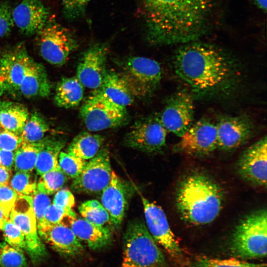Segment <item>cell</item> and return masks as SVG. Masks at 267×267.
I'll return each instance as SVG.
<instances>
[{"mask_svg": "<svg viewBox=\"0 0 267 267\" xmlns=\"http://www.w3.org/2000/svg\"><path fill=\"white\" fill-rule=\"evenodd\" d=\"M267 137L265 136L247 148L237 163V170L246 180L257 185L267 186Z\"/></svg>", "mask_w": 267, "mask_h": 267, "instance_id": "obj_18", "label": "cell"}, {"mask_svg": "<svg viewBox=\"0 0 267 267\" xmlns=\"http://www.w3.org/2000/svg\"><path fill=\"white\" fill-rule=\"evenodd\" d=\"M39 149L35 169L42 175L59 167L58 156L65 144L61 138L46 137L37 142Z\"/></svg>", "mask_w": 267, "mask_h": 267, "instance_id": "obj_24", "label": "cell"}, {"mask_svg": "<svg viewBox=\"0 0 267 267\" xmlns=\"http://www.w3.org/2000/svg\"><path fill=\"white\" fill-rule=\"evenodd\" d=\"M134 189L112 171L110 181L102 191L101 204L107 211L110 223L115 228L121 226Z\"/></svg>", "mask_w": 267, "mask_h": 267, "instance_id": "obj_15", "label": "cell"}, {"mask_svg": "<svg viewBox=\"0 0 267 267\" xmlns=\"http://www.w3.org/2000/svg\"><path fill=\"white\" fill-rule=\"evenodd\" d=\"M231 255L241 259L264 258L267 253L266 209L245 216L236 226L229 243Z\"/></svg>", "mask_w": 267, "mask_h": 267, "instance_id": "obj_5", "label": "cell"}, {"mask_svg": "<svg viewBox=\"0 0 267 267\" xmlns=\"http://www.w3.org/2000/svg\"><path fill=\"white\" fill-rule=\"evenodd\" d=\"M112 172L109 152L101 148L87 162L80 175L73 179L71 189L78 193L99 194L109 183Z\"/></svg>", "mask_w": 267, "mask_h": 267, "instance_id": "obj_12", "label": "cell"}, {"mask_svg": "<svg viewBox=\"0 0 267 267\" xmlns=\"http://www.w3.org/2000/svg\"><path fill=\"white\" fill-rule=\"evenodd\" d=\"M67 225L80 240L91 250L105 248L112 242V232L107 226L96 225L76 217L71 218Z\"/></svg>", "mask_w": 267, "mask_h": 267, "instance_id": "obj_22", "label": "cell"}, {"mask_svg": "<svg viewBox=\"0 0 267 267\" xmlns=\"http://www.w3.org/2000/svg\"><path fill=\"white\" fill-rule=\"evenodd\" d=\"M83 87L77 77L62 78L56 88L55 103L65 108L79 105L84 96Z\"/></svg>", "mask_w": 267, "mask_h": 267, "instance_id": "obj_27", "label": "cell"}, {"mask_svg": "<svg viewBox=\"0 0 267 267\" xmlns=\"http://www.w3.org/2000/svg\"><path fill=\"white\" fill-rule=\"evenodd\" d=\"M1 230L7 243L26 250V243L24 234L20 229L9 219L4 223Z\"/></svg>", "mask_w": 267, "mask_h": 267, "instance_id": "obj_37", "label": "cell"}, {"mask_svg": "<svg viewBox=\"0 0 267 267\" xmlns=\"http://www.w3.org/2000/svg\"><path fill=\"white\" fill-rule=\"evenodd\" d=\"M58 158L61 170L67 177L73 179L80 175L88 162L65 152H60Z\"/></svg>", "mask_w": 267, "mask_h": 267, "instance_id": "obj_36", "label": "cell"}, {"mask_svg": "<svg viewBox=\"0 0 267 267\" xmlns=\"http://www.w3.org/2000/svg\"><path fill=\"white\" fill-rule=\"evenodd\" d=\"M194 114L192 95L187 91L181 90L168 98L159 118L167 132L180 137L193 124Z\"/></svg>", "mask_w": 267, "mask_h": 267, "instance_id": "obj_13", "label": "cell"}, {"mask_svg": "<svg viewBox=\"0 0 267 267\" xmlns=\"http://www.w3.org/2000/svg\"><path fill=\"white\" fill-rule=\"evenodd\" d=\"M38 151L37 143L22 144L14 152L15 171L32 172L35 168Z\"/></svg>", "mask_w": 267, "mask_h": 267, "instance_id": "obj_30", "label": "cell"}, {"mask_svg": "<svg viewBox=\"0 0 267 267\" xmlns=\"http://www.w3.org/2000/svg\"><path fill=\"white\" fill-rule=\"evenodd\" d=\"M29 117L28 111L23 105L0 101V126L3 129L20 135Z\"/></svg>", "mask_w": 267, "mask_h": 267, "instance_id": "obj_26", "label": "cell"}, {"mask_svg": "<svg viewBox=\"0 0 267 267\" xmlns=\"http://www.w3.org/2000/svg\"><path fill=\"white\" fill-rule=\"evenodd\" d=\"M177 151L195 156L209 154L217 148L216 124L202 119L193 123L174 147Z\"/></svg>", "mask_w": 267, "mask_h": 267, "instance_id": "obj_14", "label": "cell"}, {"mask_svg": "<svg viewBox=\"0 0 267 267\" xmlns=\"http://www.w3.org/2000/svg\"><path fill=\"white\" fill-rule=\"evenodd\" d=\"M49 125L42 115L34 112L29 117L20 135L22 144L37 143L44 138Z\"/></svg>", "mask_w": 267, "mask_h": 267, "instance_id": "obj_29", "label": "cell"}, {"mask_svg": "<svg viewBox=\"0 0 267 267\" xmlns=\"http://www.w3.org/2000/svg\"><path fill=\"white\" fill-rule=\"evenodd\" d=\"M40 53L48 63L58 66L64 64L78 43L68 29L49 19L36 34Z\"/></svg>", "mask_w": 267, "mask_h": 267, "instance_id": "obj_8", "label": "cell"}, {"mask_svg": "<svg viewBox=\"0 0 267 267\" xmlns=\"http://www.w3.org/2000/svg\"><path fill=\"white\" fill-rule=\"evenodd\" d=\"M14 25L12 8L6 1H0V37L11 32Z\"/></svg>", "mask_w": 267, "mask_h": 267, "instance_id": "obj_41", "label": "cell"}, {"mask_svg": "<svg viewBox=\"0 0 267 267\" xmlns=\"http://www.w3.org/2000/svg\"><path fill=\"white\" fill-rule=\"evenodd\" d=\"M189 267H267L266 263H253L237 259H219L200 257L191 262Z\"/></svg>", "mask_w": 267, "mask_h": 267, "instance_id": "obj_32", "label": "cell"}, {"mask_svg": "<svg viewBox=\"0 0 267 267\" xmlns=\"http://www.w3.org/2000/svg\"><path fill=\"white\" fill-rule=\"evenodd\" d=\"M223 192L210 177L194 173L184 178L176 193V205L186 222L202 225L213 222L222 207Z\"/></svg>", "mask_w": 267, "mask_h": 267, "instance_id": "obj_3", "label": "cell"}, {"mask_svg": "<svg viewBox=\"0 0 267 267\" xmlns=\"http://www.w3.org/2000/svg\"><path fill=\"white\" fill-rule=\"evenodd\" d=\"M217 148L224 151L236 149L252 135L254 127L247 116H224L216 124Z\"/></svg>", "mask_w": 267, "mask_h": 267, "instance_id": "obj_17", "label": "cell"}, {"mask_svg": "<svg viewBox=\"0 0 267 267\" xmlns=\"http://www.w3.org/2000/svg\"><path fill=\"white\" fill-rule=\"evenodd\" d=\"M103 141L104 138L100 135L82 132L73 138L66 152L87 161L96 155Z\"/></svg>", "mask_w": 267, "mask_h": 267, "instance_id": "obj_28", "label": "cell"}, {"mask_svg": "<svg viewBox=\"0 0 267 267\" xmlns=\"http://www.w3.org/2000/svg\"><path fill=\"white\" fill-rule=\"evenodd\" d=\"M27 259L23 250L6 242L0 243V267H25Z\"/></svg>", "mask_w": 267, "mask_h": 267, "instance_id": "obj_35", "label": "cell"}, {"mask_svg": "<svg viewBox=\"0 0 267 267\" xmlns=\"http://www.w3.org/2000/svg\"><path fill=\"white\" fill-rule=\"evenodd\" d=\"M14 151L0 149V166L12 171L14 166Z\"/></svg>", "mask_w": 267, "mask_h": 267, "instance_id": "obj_45", "label": "cell"}, {"mask_svg": "<svg viewBox=\"0 0 267 267\" xmlns=\"http://www.w3.org/2000/svg\"><path fill=\"white\" fill-rule=\"evenodd\" d=\"M9 219V217L5 213L0 207V229H1L5 222Z\"/></svg>", "mask_w": 267, "mask_h": 267, "instance_id": "obj_49", "label": "cell"}, {"mask_svg": "<svg viewBox=\"0 0 267 267\" xmlns=\"http://www.w3.org/2000/svg\"><path fill=\"white\" fill-rule=\"evenodd\" d=\"M9 219L24 234L26 250L34 262L41 261L46 252L38 233L37 222L31 196H18Z\"/></svg>", "mask_w": 267, "mask_h": 267, "instance_id": "obj_10", "label": "cell"}, {"mask_svg": "<svg viewBox=\"0 0 267 267\" xmlns=\"http://www.w3.org/2000/svg\"><path fill=\"white\" fill-rule=\"evenodd\" d=\"M68 217H76V213L73 210H66L51 204L45 212L43 221L40 224H37V227L43 225L59 223L63 222Z\"/></svg>", "mask_w": 267, "mask_h": 267, "instance_id": "obj_38", "label": "cell"}, {"mask_svg": "<svg viewBox=\"0 0 267 267\" xmlns=\"http://www.w3.org/2000/svg\"><path fill=\"white\" fill-rule=\"evenodd\" d=\"M79 211L83 219L92 223L106 226L110 222L109 215L102 204L94 199L82 203L79 207Z\"/></svg>", "mask_w": 267, "mask_h": 267, "instance_id": "obj_31", "label": "cell"}, {"mask_svg": "<svg viewBox=\"0 0 267 267\" xmlns=\"http://www.w3.org/2000/svg\"><path fill=\"white\" fill-rule=\"evenodd\" d=\"M97 90L112 102L126 108L134 101V96L121 75L113 71H106Z\"/></svg>", "mask_w": 267, "mask_h": 267, "instance_id": "obj_25", "label": "cell"}, {"mask_svg": "<svg viewBox=\"0 0 267 267\" xmlns=\"http://www.w3.org/2000/svg\"><path fill=\"white\" fill-rule=\"evenodd\" d=\"M91 0H63V13L69 20H75L84 16L86 7Z\"/></svg>", "mask_w": 267, "mask_h": 267, "instance_id": "obj_39", "label": "cell"}, {"mask_svg": "<svg viewBox=\"0 0 267 267\" xmlns=\"http://www.w3.org/2000/svg\"><path fill=\"white\" fill-rule=\"evenodd\" d=\"M134 97L146 98L152 95L162 79V70L156 60L133 56L127 59L120 74Z\"/></svg>", "mask_w": 267, "mask_h": 267, "instance_id": "obj_7", "label": "cell"}, {"mask_svg": "<svg viewBox=\"0 0 267 267\" xmlns=\"http://www.w3.org/2000/svg\"><path fill=\"white\" fill-rule=\"evenodd\" d=\"M33 61L22 44L0 57L7 89L19 90L21 83Z\"/></svg>", "mask_w": 267, "mask_h": 267, "instance_id": "obj_21", "label": "cell"}, {"mask_svg": "<svg viewBox=\"0 0 267 267\" xmlns=\"http://www.w3.org/2000/svg\"><path fill=\"white\" fill-rule=\"evenodd\" d=\"M18 197L8 184L0 185V207L9 217Z\"/></svg>", "mask_w": 267, "mask_h": 267, "instance_id": "obj_42", "label": "cell"}, {"mask_svg": "<svg viewBox=\"0 0 267 267\" xmlns=\"http://www.w3.org/2000/svg\"><path fill=\"white\" fill-rule=\"evenodd\" d=\"M50 85L44 67L32 62L19 87L21 93L27 97L48 96Z\"/></svg>", "mask_w": 267, "mask_h": 267, "instance_id": "obj_23", "label": "cell"}, {"mask_svg": "<svg viewBox=\"0 0 267 267\" xmlns=\"http://www.w3.org/2000/svg\"><path fill=\"white\" fill-rule=\"evenodd\" d=\"M173 63L176 75L200 95L228 91L239 75L237 63L227 52L215 45L195 41L178 48Z\"/></svg>", "mask_w": 267, "mask_h": 267, "instance_id": "obj_2", "label": "cell"}, {"mask_svg": "<svg viewBox=\"0 0 267 267\" xmlns=\"http://www.w3.org/2000/svg\"><path fill=\"white\" fill-rule=\"evenodd\" d=\"M31 197L37 224H39L43 221L45 212L50 205V200L47 194L38 189Z\"/></svg>", "mask_w": 267, "mask_h": 267, "instance_id": "obj_40", "label": "cell"}, {"mask_svg": "<svg viewBox=\"0 0 267 267\" xmlns=\"http://www.w3.org/2000/svg\"><path fill=\"white\" fill-rule=\"evenodd\" d=\"M11 170L0 166V185L8 184L12 176Z\"/></svg>", "mask_w": 267, "mask_h": 267, "instance_id": "obj_46", "label": "cell"}, {"mask_svg": "<svg viewBox=\"0 0 267 267\" xmlns=\"http://www.w3.org/2000/svg\"><path fill=\"white\" fill-rule=\"evenodd\" d=\"M52 204L66 210L71 211L75 204V198L70 190L60 189L56 193Z\"/></svg>", "mask_w": 267, "mask_h": 267, "instance_id": "obj_44", "label": "cell"}, {"mask_svg": "<svg viewBox=\"0 0 267 267\" xmlns=\"http://www.w3.org/2000/svg\"><path fill=\"white\" fill-rule=\"evenodd\" d=\"M21 145L20 135L4 129L0 131V149L14 151Z\"/></svg>", "mask_w": 267, "mask_h": 267, "instance_id": "obj_43", "label": "cell"}, {"mask_svg": "<svg viewBox=\"0 0 267 267\" xmlns=\"http://www.w3.org/2000/svg\"><path fill=\"white\" fill-rule=\"evenodd\" d=\"M167 132L159 114L151 115L134 123L125 137V144L147 153L160 152L166 146Z\"/></svg>", "mask_w": 267, "mask_h": 267, "instance_id": "obj_11", "label": "cell"}, {"mask_svg": "<svg viewBox=\"0 0 267 267\" xmlns=\"http://www.w3.org/2000/svg\"><path fill=\"white\" fill-rule=\"evenodd\" d=\"M80 115L87 129L91 132L119 127L128 119L126 107L112 102L98 90L83 104Z\"/></svg>", "mask_w": 267, "mask_h": 267, "instance_id": "obj_6", "label": "cell"}, {"mask_svg": "<svg viewBox=\"0 0 267 267\" xmlns=\"http://www.w3.org/2000/svg\"><path fill=\"white\" fill-rule=\"evenodd\" d=\"M38 231L39 236L63 256L76 258L85 252L83 243L71 228L64 223L39 226Z\"/></svg>", "mask_w": 267, "mask_h": 267, "instance_id": "obj_19", "label": "cell"}, {"mask_svg": "<svg viewBox=\"0 0 267 267\" xmlns=\"http://www.w3.org/2000/svg\"><path fill=\"white\" fill-rule=\"evenodd\" d=\"M146 40L152 45L187 44L207 31L212 0H140Z\"/></svg>", "mask_w": 267, "mask_h": 267, "instance_id": "obj_1", "label": "cell"}, {"mask_svg": "<svg viewBox=\"0 0 267 267\" xmlns=\"http://www.w3.org/2000/svg\"><path fill=\"white\" fill-rule=\"evenodd\" d=\"M108 53L106 44H95L82 54L77 69V78L84 87L93 89L100 88L106 70Z\"/></svg>", "mask_w": 267, "mask_h": 267, "instance_id": "obj_16", "label": "cell"}, {"mask_svg": "<svg viewBox=\"0 0 267 267\" xmlns=\"http://www.w3.org/2000/svg\"><path fill=\"white\" fill-rule=\"evenodd\" d=\"M37 182L32 172H16L8 184L18 196H32L37 190Z\"/></svg>", "mask_w": 267, "mask_h": 267, "instance_id": "obj_33", "label": "cell"}, {"mask_svg": "<svg viewBox=\"0 0 267 267\" xmlns=\"http://www.w3.org/2000/svg\"><path fill=\"white\" fill-rule=\"evenodd\" d=\"M251 1L259 9L266 12L267 0H251Z\"/></svg>", "mask_w": 267, "mask_h": 267, "instance_id": "obj_47", "label": "cell"}, {"mask_svg": "<svg viewBox=\"0 0 267 267\" xmlns=\"http://www.w3.org/2000/svg\"><path fill=\"white\" fill-rule=\"evenodd\" d=\"M49 15L42 0H20L12 8L14 24L27 36L36 34L49 19Z\"/></svg>", "mask_w": 267, "mask_h": 267, "instance_id": "obj_20", "label": "cell"}, {"mask_svg": "<svg viewBox=\"0 0 267 267\" xmlns=\"http://www.w3.org/2000/svg\"><path fill=\"white\" fill-rule=\"evenodd\" d=\"M67 178L59 167L42 175L37 182V189L48 195L52 194L63 187Z\"/></svg>", "mask_w": 267, "mask_h": 267, "instance_id": "obj_34", "label": "cell"}, {"mask_svg": "<svg viewBox=\"0 0 267 267\" xmlns=\"http://www.w3.org/2000/svg\"><path fill=\"white\" fill-rule=\"evenodd\" d=\"M123 248L121 267H168L164 254L141 220L129 222Z\"/></svg>", "mask_w": 267, "mask_h": 267, "instance_id": "obj_4", "label": "cell"}, {"mask_svg": "<svg viewBox=\"0 0 267 267\" xmlns=\"http://www.w3.org/2000/svg\"><path fill=\"white\" fill-rule=\"evenodd\" d=\"M6 90H7V88L4 77L1 70L0 62V96Z\"/></svg>", "mask_w": 267, "mask_h": 267, "instance_id": "obj_48", "label": "cell"}, {"mask_svg": "<svg viewBox=\"0 0 267 267\" xmlns=\"http://www.w3.org/2000/svg\"><path fill=\"white\" fill-rule=\"evenodd\" d=\"M140 194V193H139ZM144 208L146 227L157 243L179 264L185 263L183 252L169 224L161 207L149 201L140 194Z\"/></svg>", "mask_w": 267, "mask_h": 267, "instance_id": "obj_9", "label": "cell"}]
</instances>
